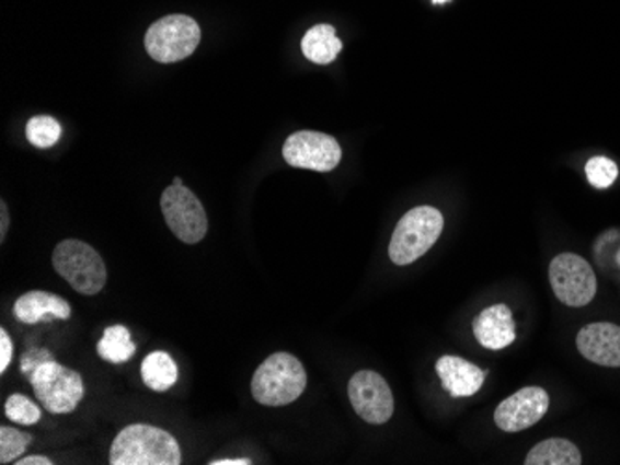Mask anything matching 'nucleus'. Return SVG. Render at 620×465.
<instances>
[{
	"label": "nucleus",
	"mask_w": 620,
	"mask_h": 465,
	"mask_svg": "<svg viewBox=\"0 0 620 465\" xmlns=\"http://www.w3.org/2000/svg\"><path fill=\"white\" fill-rule=\"evenodd\" d=\"M286 164L299 170L320 171L329 173L341 164L342 149L333 136L312 130L288 136L283 147Z\"/></svg>",
	"instance_id": "nucleus-9"
},
{
	"label": "nucleus",
	"mask_w": 620,
	"mask_h": 465,
	"mask_svg": "<svg viewBox=\"0 0 620 465\" xmlns=\"http://www.w3.org/2000/svg\"><path fill=\"white\" fill-rule=\"evenodd\" d=\"M53 266L80 295H97L106 284V266L101 254L80 240H64L53 253Z\"/></svg>",
	"instance_id": "nucleus-4"
},
{
	"label": "nucleus",
	"mask_w": 620,
	"mask_h": 465,
	"mask_svg": "<svg viewBox=\"0 0 620 465\" xmlns=\"http://www.w3.org/2000/svg\"><path fill=\"white\" fill-rule=\"evenodd\" d=\"M18 465H53L47 456H25V458L19 460V462H13Z\"/></svg>",
	"instance_id": "nucleus-27"
},
{
	"label": "nucleus",
	"mask_w": 620,
	"mask_h": 465,
	"mask_svg": "<svg viewBox=\"0 0 620 465\" xmlns=\"http://www.w3.org/2000/svg\"><path fill=\"white\" fill-rule=\"evenodd\" d=\"M347 395L353 410L365 419L366 423L384 425L394 414V397L383 376L376 371H359L352 376Z\"/></svg>",
	"instance_id": "nucleus-10"
},
{
	"label": "nucleus",
	"mask_w": 620,
	"mask_h": 465,
	"mask_svg": "<svg viewBox=\"0 0 620 465\" xmlns=\"http://www.w3.org/2000/svg\"><path fill=\"white\" fill-rule=\"evenodd\" d=\"M301 50H303L305 58L312 63L328 66L341 55L342 42L336 36L333 26L317 25L305 34Z\"/></svg>",
	"instance_id": "nucleus-16"
},
{
	"label": "nucleus",
	"mask_w": 620,
	"mask_h": 465,
	"mask_svg": "<svg viewBox=\"0 0 620 465\" xmlns=\"http://www.w3.org/2000/svg\"><path fill=\"white\" fill-rule=\"evenodd\" d=\"M181 460L179 441L152 425H128L110 449L112 465H179Z\"/></svg>",
	"instance_id": "nucleus-1"
},
{
	"label": "nucleus",
	"mask_w": 620,
	"mask_h": 465,
	"mask_svg": "<svg viewBox=\"0 0 620 465\" xmlns=\"http://www.w3.org/2000/svg\"><path fill=\"white\" fill-rule=\"evenodd\" d=\"M474 336L483 347L491 351L505 349L517 339V327L513 321L512 310L505 304H494L483 310L472 325Z\"/></svg>",
	"instance_id": "nucleus-13"
},
{
	"label": "nucleus",
	"mask_w": 620,
	"mask_h": 465,
	"mask_svg": "<svg viewBox=\"0 0 620 465\" xmlns=\"http://www.w3.org/2000/svg\"><path fill=\"white\" fill-rule=\"evenodd\" d=\"M26 139L37 149H49L56 146L61 136L60 123L49 115H36L26 123Z\"/></svg>",
	"instance_id": "nucleus-20"
},
{
	"label": "nucleus",
	"mask_w": 620,
	"mask_h": 465,
	"mask_svg": "<svg viewBox=\"0 0 620 465\" xmlns=\"http://www.w3.org/2000/svg\"><path fill=\"white\" fill-rule=\"evenodd\" d=\"M307 387L303 363L288 352H275L259 365L251 393L264 406H286L298 400Z\"/></svg>",
	"instance_id": "nucleus-2"
},
{
	"label": "nucleus",
	"mask_w": 620,
	"mask_h": 465,
	"mask_svg": "<svg viewBox=\"0 0 620 465\" xmlns=\"http://www.w3.org/2000/svg\"><path fill=\"white\" fill-rule=\"evenodd\" d=\"M550 397L547 390L539 386L523 387L509 399L500 403L494 411V421L504 432H520L531 429L547 416Z\"/></svg>",
	"instance_id": "nucleus-11"
},
{
	"label": "nucleus",
	"mask_w": 620,
	"mask_h": 465,
	"mask_svg": "<svg viewBox=\"0 0 620 465\" xmlns=\"http://www.w3.org/2000/svg\"><path fill=\"white\" fill-rule=\"evenodd\" d=\"M526 465H579L582 453L572 441L563 438L541 441L529 451L526 456Z\"/></svg>",
	"instance_id": "nucleus-17"
},
{
	"label": "nucleus",
	"mask_w": 620,
	"mask_h": 465,
	"mask_svg": "<svg viewBox=\"0 0 620 465\" xmlns=\"http://www.w3.org/2000/svg\"><path fill=\"white\" fill-rule=\"evenodd\" d=\"M141 381L152 392H168L179 381V369L173 358L164 351L147 354L141 362Z\"/></svg>",
	"instance_id": "nucleus-18"
},
{
	"label": "nucleus",
	"mask_w": 620,
	"mask_h": 465,
	"mask_svg": "<svg viewBox=\"0 0 620 465\" xmlns=\"http://www.w3.org/2000/svg\"><path fill=\"white\" fill-rule=\"evenodd\" d=\"M36 399L50 414H71L84 397V381L74 369L64 368L56 360H47L32 373Z\"/></svg>",
	"instance_id": "nucleus-6"
},
{
	"label": "nucleus",
	"mask_w": 620,
	"mask_h": 465,
	"mask_svg": "<svg viewBox=\"0 0 620 465\" xmlns=\"http://www.w3.org/2000/svg\"><path fill=\"white\" fill-rule=\"evenodd\" d=\"M8 226H10V213H8V206L4 200L0 202V242L7 240Z\"/></svg>",
	"instance_id": "nucleus-26"
},
{
	"label": "nucleus",
	"mask_w": 620,
	"mask_h": 465,
	"mask_svg": "<svg viewBox=\"0 0 620 465\" xmlns=\"http://www.w3.org/2000/svg\"><path fill=\"white\" fill-rule=\"evenodd\" d=\"M448 0H433V4H445Z\"/></svg>",
	"instance_id": "nucleus-29"
},
{
	"label": "nucleus",
	"mask_w": 620,
	"mask_h": 465,
	"mask_svg": "<svg viewBox=\"0 0 620 465\" xmlns=\"http://www.w3.org/2000/svg\"><path fill=\"white\" fill-rule=\"evenodd\" d=\"M437 375L451 397H472L485 382V371L464 358L443 357L437 362Z\"/></svg>",
	"instance_id": "nucleus-15"
},
{
	"label": "nucleus",
	"mask_w": 620,
	"mask_h": 465,
	"mask_svg": "<svg viewBox=\"0 0 620 465\" xmlns=\"http://www.w3.org/2000/svg\"><path fill=\"white\" fill-rule=\"evenodd\" d=\"M210 465H251V460H214V462H210Z\"/></svg>",
	"instance_id": "nucleus-28"
},
{
	"label": "nucleus",
	"mask_w": 620,
	"mask_h": 465,
	"mask_svg": "<svg viewBox=\"0 0 620 465\" xmlns=\"http://www.w3.org/2000/svg\"><path fill=\"white\" fill-rule=\"evenodd\" d=\"M13 314L21 323L36 325L39 321L69 319L71 304L64 297L49 291H26L13 304Z\"/></svg>",
	"instance_id": "nucleus-14"
},
{
	"label": "nucleus",
	"mask_w": 620,
	"mask_h": 465,
	"mask_svg": "<svg viewBox=\"0 0 620 465\" xmlns=\"http://www.w3.org/2000/svg\"><path fill=\"white\" fill-rule=\"evenodd\" d=\"M585 173L589 178L590 186L598 189H606L617 181L619 176V167L606 156L590 158L587 165H585Z\"/></svg>",
	"instance_id": "nucleus-23"
},
{
	"label": "nucleus",
	"mask_w": 620,
	"mask_h": 465,
	"mask_svg": "<svg viewBox=\"0 0 620 465\" xmlns=\"http://www.w3.org/2000/svg\"><path fill=\"white\" fill-rule=\"evenodd\" d=\"M553 293L566 306L582 309L596 295V275L578 254H558L550 264Z\"/></svg>",
	"instance_id": "nucleus-8"
},
{
	"label": "nucleus",
	"mask_w": 620,
	"mask_h": 465,
	"mask_svg": "<svg viewBox=\"0 0 620 465\" xmlns=\"http://www.w3.org/2000/svg\"><path fill=\"white\" fill-rule=\"evenodd\" d=\"M202 42V28L188 15H168L152 23L146 34V50L152 60L175 63L194 55Z\"/></svg>",
	"instance_id": "nucleus-5"
},
{
	"label": "nucleus",
	"mask_w": 620,
	"mask_h": 465,
	"mask_svg": "<svg viewBox=\"0 0 620 465\" xmlns=\"http://www.w3.org/2000/svg\"><path fill=\"white\" fill-rule=\"evenodd\" d=\"M445 229V218L433 206L409 210L394 229L389 245L390 260L395 266H409L422 258L437 243Z\"/></svg>",
	"instance_id": "nucleus-3"
},
{
	"label": "nucleus",
	"mask_w": 620,
	"mask_h": 465,
	"mask_svg": "<svg viewBox=\"0 0 620 465\" xmlns=\"http://www.w3.org/2000/svg\"><path fill=\"white\" fill-rule=\"evenodd\" d=\"M576 345L589 362L604 368H620V327L613 323L587 325L579 330Z\"/></svg>",
	"instance_id": "nucleus-12"
},
{
	"label": "nucleus",
	"mask_w": 620,
	"mask_h": 465,
	"mask_svg": "<svg viewBox=\"0 0 620 465\" xmlns=\"http://www.w3.org/2000/svg\"><path fill=\"white\" fill-rule=\"evenodd\" d=\"M47 360H53V354L47 349H32V351L25 352L23 358H21V373L26 379H31L32 373Z\"/></svg>",
	"instance_id": "nucleus-24"
},
{
	"label": "nucleus",
	"mask_w": 620,
	"mask_h": 465,
	"mask_svg": "<svg viewBox=\"0 0 620 465\" xmlns=\"http://www.w3.org/2000/svg\"><path fill=\"white\" fill-rule=\"evenodd\" d=\"M13 341L4 328H0V373H7L8 365L12 363Z\"/></svg>",
	"instance_id": "nucleus-25"
},
{
	"label": "nucleus",
	"mask_w": 620,
	"mask_h": 465,
	"mask_svg": "<svg viewBox=\"0 0 620 465\" xmlns=\"http://www.w3.org/2000/svg\"><path fill=\"white\" fill-rule=\"evenodd\" d=\"M617 264H619V266H620V253L617 254Z\"/></svg>",
	"instance_id": "nucleus-30"
},
{
	"label": "nucleus",
	"mask_w": 620,
	"mask_h": 465,
	"mask_svg": "<svg viewBox=\"0 0 620 465\" xmlns=\"http://www.w3.org/2000/svg\"><path fill=\"white\" fill-rule=\"evenodd\" d=\"M32 443V435L18 429H0V464H12L25 453Z\"/></svg>",
	"instance_id": "nucleus-22"
},
{
	"label": "nucleus",
	"mask_w": 620,
	"mask_h": 465,
	"mask_svg": "<svg viewBox=\"0 0 620 465\" xmlns=\"http://www.w3.org/2000/svg\"><path fill=\"white\" fill-rule=\"evenodd\" d=\"M99 357L110 363H125L135 357L136 344L130 330L123 325H114L104 330L97 344Z\"/></svg>",
	"instance_id": "nucleus-19"
},
{
	"label": "nucleus",
	"mask_w": 620,
	"mask_h": 465,
	"mask_svg": "<svg viewBox=\"0 0 620 465\" xmlns=\"http://www.w3.org/2000/svg\"><path fill=\"white\" fill-rule=\"evenodd\" d=\"M160 208L171 232L186 245H195L207 236L208 218L202 200L194 191L184 188L183 181L175 178L160 197Z\"/></svg>",
	"instance_id": "nucleus-7"
},
{
	"label": "nucleus",
	"mask_w": 620,
	"mask_h": 465,
	"mask_svg": "<svg viewBox=\"0 0 620 465\" xmlns=\"http://www.w3.org/2000/svg\"><path fill=\"white\" fill-rule=\"evenodd\" d=\"M4 411H7L8 419H12L13 423L25 425V427L36 425L42 419L39 406L21 393H13L8 397Z\"/></svg>",
	"instance_id": "nucleus-21"
}]
</instances>
